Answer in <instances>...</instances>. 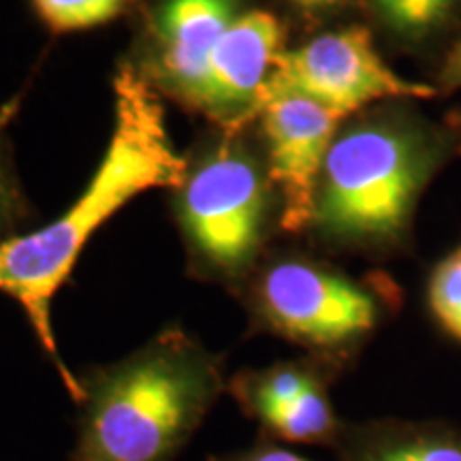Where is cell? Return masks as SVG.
Masks as SVG:
<instances>
[{
    "label": "cell",
    "mask_w": 461,
    "mask_h": 461,
    "mask_svg": "<svg viewBox=\"0 0 461 461\" xmlns=\"http://www.w3.org/2000/svg\"><path fill=\"white\" fill-rule=\"evenodd\" d=\"M113 92L112 140L82 194L45 227L0 241V295L20 305L73 402L82 387L58 350L51 325L54 299L71 278L86 244L109 218L146 190L180 188L188 171L167 131L163 103L148 79L122 67Z\"/></svg>",
    "instance_id": "1"
},
{
    "label": "cell",
    "mask_w": 461,
    "mask_h": 461,
    "mask_svg": "<svg viewBox=\"0 0 461 461\" xmlns=\"http://www.w3.org/2000/svg\"><path fill=\"white\" fill-rule=\"evenodd\" d=\"M67 461H176L224 391L221 359L171 327L79 378Z\"/></svg>",
    "instance_id": "2"
},
{
    "label": "cell",
    "mask_w": 461,
    "mask_h": 461,
    "mask_svg": "<svg viewBox=\"0 0 461 461\" xmlns=\"http://www.w3.org/2000/svg\"><path fill=\"white\" fill-rule=\"evenodd\" d=\"M445 149L440 132L408 115H376L346 126L322 167L314 222L338 244L395 246Z\"/></svg>",
    "instance_id": "3"
},
{
    "label": "cell",
    "mask_w": 461,
    "mask_h": 461,
    "mask_svg": "<svg viewBox=\"0 0 461 461\" xmlns=\"http://www.w3.org/2000/svg\"><path fill=\"white\" fill-rule=\"evenodd\" d=\"M400 302V291L387 278L357 280L303 257L269 263L248 291L258 330L342 367L397 312Z\"/></svg>",
    "instance_id": "4"
},
{
    "label": "cell",
    "mask_w": 461,
    "mask_h": 461,
    "mask_svg": "<svg viewBox=\"0 0 461 461\" xmlns=\"http://www.w3.org/2000/svg\"><path fill=\"white\" fill-rule=\"evenodd\" d=\"M267 205V177L238 143H221L188 165L180 216L201 272L240 280L261 248Z\"/></svg>",
    "instance_id": "5"
},
{
    "label": "cell",
    "mask_w": 461,
    "mask_h": 461,
    "mask_svg": "<svg viewBox=\"0 0 461 461\" xmlns=\"http://www.w3.org/2000/svg\"><path fill=\"white\" fill-rule=\"evenodd\" d=\"M265 88L297 92L342 120L380 101H419L438 95L434 86L395 73L366 26L322 32L285 51Z\"/></svg>",
    "instance_id": "6"
},
{
    "label": "cell",
    "mask_w": 461,
    "mask_h": 461,
    "mask_svg": "<svg viewBox=\"0 0 461 461\" xmlns=\"http://www.w3.org/2000/svg\"><path fill=\"white\" fill-rule=\"evenodd\" d=\"M339 372V363L312 355L241 370L229 380L227 391L261 436L282 445L333 451L346 423L331 402V384Z\"/></svg>",
    "instance_id": "7"
},
{
    "label": "cell",
    "mask_w": 461,
    "mask_h": 461,
    "mask_svg": "<svg viewBox=\"0 0 461 461\" xmlns=\"http://www.w3.org/2000/svg\"><path fill=\"white\" fill-rule=\"evenodd\" d=\"M257 115L267 141L269 182L280 194V224L299 233L314 222L325 158L342 118L308 96L265 88Z\"/></svg>",
    "instance_id": "8"
},
{
    "label": "cell",
    "mask_w": 461,
    "mask_h": 461,
    "mask_svg": "<svg viewBox=\"0 0 461 461\" xmlns=\"http://www.w3.org/2000/svg\"><path fill=\"white\" fill-rule=\"evenodd\" d=\"M285 51V28L278 17L263 9L240 14L212 51L190 105L227 124L244 122L257 113Z\"/></svg>",
    "instance_id": "9"
},
{
    "label": "cell",
    "mask_w": 461,
    "mask_h": 461,
    "mask_svg": "<svg viewBox=\"0 0 461 461\" xmlns=\"http://www.w3.org/2000/svg\"><path fill=\"white\" fill-rule=\"evenodd\" d=\"M238 15L235 0L163 3L157 24V71L184 101H193L212 51Z\"/></svg>",
    "instance_id": "10"
},
{
    "label": "cell",
    "mask_w": 461,
    "mask_h": 461,
    "mask_svg": "<svg viewBox=\"0 0 461 461\" xmlns=\"http://www.w3.org/2000/svg\"><path fill=\"white\" fill-rule=\"evenodd\" d=\"M338 461H461V428L440 419L346 420Z\"/></svg>",
    "instance_id": "11"
},
{
    "label": "cell",
    "mask_w": 461,
    "mask_h": 461,
    "mask_svg": "<svg viewBox=\"0 0 461 461\" xmlns=\"http://www.w3.org/2000/svg\"><path fill=\"white\" fill-rule=\"evenodd\" d=\"M428 308L440 331L461 344V244L431 269Z\"/></svg>",
    "instance_id": "12"
},
{
    "label": "cell",
    "mask_w": 461,
    "mask_h": 461,
    "mask_svg": "<svg viewBox=\"0 0 461 461\" xmlns=\"http://www.w3.org/2000/svg\"><path fill=\"white\" fill-rule=\"evenodd\" d=\"M380 20L406 41H423L453 14L459 0H374Z\"/></svg>",
    "instance_id": "13"
},
{
    "label": "cell",
    "mask_w": 461,
    "mask_h": 461,
    "mask_svg": "<svg viewBox=\"0 0 461 461\" xmlns=\"http://www.w3.org/2000/svg\"><path fill=\"white\" fill-rule=\"evenodd\" d=\"M129 0H31L37 15L54 32H77L107 24Z\"/></svg>",
    "instance_id": "14"
},
{
    "label": "cell",
    "mask_w": 461,
    "mask_h": 461,
    "mask_svg": "<svg viewBox=\"0 0 461 461\" xmlns=\"http://www.w3.org/2000/svg\"><path fill=\"white\" fill-rule=\"evenodd\" d=\"M14 112V105L0 112V241L15 235L17 227L28 216V201L20 186V180H17L7 140V124Z\"/></svg>",
    "instance_id": "15"
},
{
    "label": "cell",
    "mask_w": 461,
    "mask_h": 461,
    "mask_svg": "<svg viewBox=\"0 0 461 461\" xmlns=\"http://www.w3.org/2000/svg\"><path fill=\"white\" fill-rule=\"evenodd\" d=\"M207 461H312L303 455H299L293 448L276 442L272 438H265L258 434L255 442L244 448H235L229 453L207 455Z\"/></svg>",
    "instance_id": "16"
},
{
    "label": "cell",
    "mask_w": 461,
    "mask_h": 461,
    "mask_svg": "<svg viewBox=\"0 0 461 461\" xmlns=\"http://www.w3.org/2000/svg\"><path fill=\"white\" fill-rule=\"evenodd\" d=\"M438 84H440L442 92H453L461 88V37L445 56L440 73H438Z\"/></svg>",
    "instance_id": "17"
},
{
    "label": "cell",
    "mask_w": 461,
    "mask_h": 461,
    "mask_svg": "<svg viewBox=\"0 0 461 461\" xmlns=\"http://www.w3.org/2000/svg\"><path fill=\"white\" fill-rule=\"evenodd\" d=\"M293 3H297L299 7L303 9H327V7H333V5H338L339 0H293Z\"/></svg>",
    "instance_id": "18"
}]
</instances>
